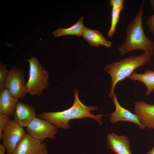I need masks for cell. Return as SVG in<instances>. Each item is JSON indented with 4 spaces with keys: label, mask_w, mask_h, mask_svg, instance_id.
Here are the masks:
<instances>
[{
    "label": "cell",
    "mask_w": 154,
    "mask_h": 154,
    "mask_svg": "<svg viewBox=\"0 0 154 154\" xmlns=\"http://www.w3.org/2000/svg\"><path fill=\"white\" fill-rule=\"evenodd\" d=\"M150 2L151 7L154 11V0H150Z\"/></svg>",
    "instance_id": "cell-25"
},
{
    "label": "cell",
    "mask_w": 154,
    "mask_h": 154,
    "mask_svg": "<svg viewBox=\"0 0 154 154\" xmlns=\"http://www.w3.org/2000/svg\"><path fill=\"white\" fill-rule=\"evenodd\" d=\"M147 154H154V146L152 149L147 152Z\"/></svg>",
    "instance_id": "cell-24"
},
{
    "label": "cell",
    "mask_w": 154,
    "mask_h": 154,
    "mask_svg": "<svg viewBox=\"0 0 154 154\" xmlns=\"http://www.w3.org/2000/svg\"><path fill=\"white\" fill-rule=\"evenodd\" d=\"M121 11V10L117 8L112 7L111 13V25L108 33V36L110 38L112 37L115 33Z\"/></svg>",
    "instance_id": "cell-17"
},
{
    "label": "cell",
    "mask_w": 154,
    "mask_h": 154,
    "mask_svg": "<svg viewBox=\"0 0 154 154\" xmlns=\"http://www.w3.org/2000/svg\"><path fill=\"white\" fill-rule=\"evenodd\" d=\"M112 98L116 109L114 112L111 114L110 117L112 123H115L120 121H129L137 124L141 129L145 128V126L140 122L135 114H133L120 104L116 94Z\"/></svg>",
    "instance_id": "cell-8"
},
{
    "label": "cell",
    "mask_w": 154,
    "mask_h": 154,
    "mask_svg": "<svg viewBox=\"0 0 154 154\" xmlns=\"http://www.w3.org/2000/svg\"><path fill=\"white\" fill-rule=\"evenodd\" d=\"M6 149L2 144H0V154H5Z\"/></svg>",
    "instance_id": "cell-23"
},
{
    "label": "cell",
    "mask_w": 154,
    "mask_h": 154,
    "mask_svg": "<svg viewBox=\"0 0 154 154\" xmlns=\"http://www.w3.org/2000/svg\"><path fill=\"white\" fill-rule=\"evenodd\" d=\"M124 0H110L109 4L112 7L117 8L121 11L124 9Z\"/></svg>",
    "instance_id": "cell-20"
},
{
    "label": "cell",
    "mask_w": 154,
    "mask_h": 154,
    "mask_svg": "<svg viewBox=\"0 0 154 154\" xmlns=\"http://www.w3.org/2000/svg\"><path fill=\"white\" fill-rule=\"evenodd\" d=\"M18 99L13 96L6 88L0 92V113L13 116Z\"/></svg>",
    "instance_id": "cell-13"
},
{
    "label": "cell",
    "mask_w": 154,
    "mask_h": 154,
    "mask_svg": "<svg viewBox=\"0 0 154 154\" xmlns=\"http://www.w3.org/2000/svg\"><path fill=\"white\" fill-rule=\"evenodd\" d=\"M151 56L144 52L139 55L129 56L118 62H115L106 65L104 70L110 75L112 80L109 98H112L115 94L114 89L118 82L127 78L136 68L148 63Z\"/></svg>",
    "instance_id": "cell-3"
},
{
    "label": "cell",
    "mask_w": 154,
    "mask_h": 154,
    "mask_svg": "<svg viewBox=\"0 0 154 154\" xmlns=\"http://www.w3.org/2000/svg\"><path fill=\"white\" fill-rule=\"evenodd\" d=\"M83 17H80L77 22L67 28H61L54 31L52 34L55 37L74 35L78 37L82 36L86 28L83 23Z\"/></svg>",
    "instance_id": "cell-16"
},
{
    "label": "cell",
    "mask_w": 154,
    "mask_h": 154,
    "mask_svg": "<svg viewBox=\"0 0 154 154\" xmlns=\"http://www.w3.org/2000/svg\"><path fill=\"white\" fill-rule=\"evenodd\" d=\"M134 111L145 127L154 129V105L143 101L135 103Z\"/></svg>",
    "instance_id": "cell-11"
},
{
    "label": "cell",
    "mask_w": 154,
    "mask_h": 154,
    "mask_svg": "<svg viewBox=\"0 0 154 154\" xmlns=\"http://www.w3.org/2000/svg\"><path fill=\"white\" fill-rule=\"evenodd\" d=\"M78 93V90L75 89L73 92L74 103L68 109L60 112H44L37 115V116L50 121L57 128L67 129L70 128L68 123L69 121L74 119L91 118L97 121L100 125H102V117L104 115L92 114L91 111L97 110V108L95 106L84 105L80 100Z\"/></svg>",
    "instance_id": "cell-1"
},
{
    "label": "cell",
    "mask_w": 154,
    "mask_h": 154,
    "mask_svg": "<svg viewBox=\"0 0 154 154\" xmlns=\"http://www.w3.org/2000/svg\"><path fill=\"white\" fill-rule=\"evenodd\" d=\"M82 36L86 41L92 46L98 47L100 45H103L109 48L112 45V42L108 40L98 30L86 27Z\"/></svg>",
    "instance_id": "cell-14"
},
{
    "label": "cell",
    "mask_w": 154,
    "mask_h": 154,
    "mask_svg": "<svg viewBox=\"0 0 154 154\" xmlns=\"http://www.w3.org/2000/svg\"><path fill=\"white\" fill-rule=\"evenodd\" d=\"M46 146L47 145L44 147L36 154H48Z\"/></svg>",
    "instance_id": "cell-22"
},
{
    "label": "cell",
    "mask_w": 154,
    "mask_h": 154,
    "mask_svg": "<svg viewBox=\"0 0 154 154\" xmlns=\"http://www.w3.org/2000/svg\"><path fill=\"white\" fill-rule=\"evenodd\" d=\"M107 138L108 148L115 154H132L127 137L112 133L108 134Z\"/></svg>",
    "instance_id": "cell-12"
},
{
    "label": "cell",
    "mask_w": 154,
    "mask_h": 154,
    "mask_svg": "<svg viewBox=\"0 0 154 154\" xmlns=\"http://www.w3.org/2000/svg\"><path fill=\"white\" fill-rule=\"evenodd\" d=\"M144 2L142 1L135 17L125 28V40L118 48L121 55L136 50H142L151 56L153 54L154 42L145 36L142 26Z\"/></svg>",
    "instance_id": "cell-2"
},
{
    "label": "cell",
    "mask_w": 154,
    "mask_h": 154,
    "mask_svg": "<svg viewBox=\"0 0 154 154\" xmlns=\"http://www.w3.org/2000/svg\"><path fill=\"white\" fill-rule=\"evenodd\" d=\"M29 63V78L26 83L27 93L40 95L49 84L48 72L41 66L37 58L31 56Z\"/></svg>",
    "instance_id": "cell-4"
},
{
    "label": "cell",
    "mask_w": 154,
    "mask_h": 154,
    "mask_svg": "<svg viewBox=\"0 0 154 154\" xmlns=\"http://www.w3.org/2000/svg\"><path fill=\"white\" fill-rule=\"evenodd\" d=\"M28 134L35 139L42 142L47 138L53 139L57 127L50 121L35 117L26 127Z\"/></svg>",
    "instance_id": "cell-6"
},
{
    "label": "cell",
    "mask_w": 154,
    "mask_h": 154,
    "mask_svg": "<svg viewBox=\"0 0 154 154\" xmlns=\"http://www.w3.org/2000/svg\"><path fill=\"white\" fill-rule=\"evenodd\" d=\"M147 23L150 31L154 35V14L148 18Z\"/></svg>",
    "instance_id": "cell-21"
},
{
    "label": "cell",
    "mask_w": 154,
    "mask_h": 154,
    "mask_svg": "<svg viewBox=\"0 0 154 154\" xmlns=\"http://www.w3.org/2000/svg\"><path fill=\"white\" fill-rule=\"evenodd\" d=\"M128 78L143 83L147 88L146 96L149 95L154 90V71L147 70L141 74L133 72Z\"/></svg>",
    "instance_id": "cell-15"
},
{
    "label": "cell",
    "mask_w": 154,
    "mask_h": 154,
    "mask_svg": "<svg viewBox=\"0 0 154 154\" xmlns=\"http://www.w3.org/2000/svg\"><path fill=\"white\" fill-rule=\"evenodd\" d=\"M13 120L23 127H26L36 116L35 108L28 104L18 101L13 115Z\"/></svg>",
    "instance_id": "cell-10"
},
{
    "label": "cell",
    "mask_w": 154,
    "mask_h": 154,
    "mask_svg": "<svg viewBox=\"0 0 154 154\" xmlns=\"http://www.w3.org/2000/svg\"><path fill=\"white\" fill-rule=\"evenodd\" d=\"M5 87L15 98L24 99L27 92L23 70L12 66L9 70Z\"/></svg>",
    "instance_id": "cell-5"
},
{
    "label": "cell",
    "mask_w": 154,
    "mask_h": 154,
    "mask_svg": "<svg viewBox=\"0 0 154 154\" xmlns=\"http://www.w3.org/2000/svg\"><path fill=\"white\" fill-rule=\"evenodd\" d=\"M26 133L23 127L13 120H9L3 131V145L7 154H13L17 144Z\"/></svg>",
    "instance_id": "cell-7"
},
{
    "label": "cell",
    "mask_w": 154,
    "mask_h": 154,
    "mask_svg": "<svg viewBox=\"0 0 154 154\" xmlns=\"http://www.w3.org/2000/svg\"><path fill=\"white\" fill-rule=\"evenodd\" d=\"M9 117L0 113V139L2 140L3 129L9 120Z\"/></svg>",
    "instance_id": "cell-19"
},
{
    "label": "cell",
    "mask_w": 154,
    "mask_h": 154,
    "mask_svg": "<svg viewBox=\"0 0 154 154\" xmlns=\"http://www.w3.org/2000/svg\"><path fill=\"white\" fill-rule=\"evenodd\" d=\"M46 144L26 133L21 138L13 154H36Z\"/></svg>",
    "instance_id": "cell-9"
},
{
    "label": "cell",
    "mask_w": 154,
    "mask_h": 154,
    "mask_svg": "<svg viewBox=\"0 0 154 154\" xmlns=\"http://www.w3.org/2000/svg\"><path fill=\"white\" fill-rule=\"evenodd\" d=\"M4 63L2 61L0 63V92L5 88V84L9 73Z\"/></svg>",
    "instance_id": "cell-18"
}]
</instances>
